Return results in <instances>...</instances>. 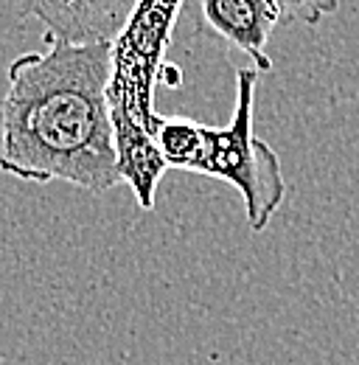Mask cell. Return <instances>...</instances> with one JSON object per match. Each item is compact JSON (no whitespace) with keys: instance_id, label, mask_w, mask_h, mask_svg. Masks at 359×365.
Here are the masks:
<instances>
[{"instance_id":"obj_1","label":"cell","mask_w":359,"mask_h":365,"mask_svg":"<svg viewBox=\"0 0 359 365\" xmlns=\"http://www.w3.org/2000/svg\"><path fill=\"white\" fill-rule=\"evenodd\" d=\"M48 40L9 65L0 113V169L28 182L62 180L93 194L115 188L118 143L110 113L113 46Z\"/></svg>"},{"instance_id":"obj_2","label":"cell","mask_w":359,"mask_h":365,"mask_svg":"<svg viewBox=\"0 0 359 365\" xmlns=\"http://www.w3.org/2000/svg\"><path fill=\"white\" fill-rule=\"evenodd\" d=\"M182 3L185 0H140L124 31L113 40L107 96L118 143V178L132 188L143 211L155 208L157 182L169 169L155 143L160 118L155 93Z\"/></svg>"},{"instance_id":"obj_3","label":"cell","mask_w":359,"mask_h":365,"mask_svg":"<svg viewBox=\"0 0 359 365\" xmlns=\"http://www.w3.org/2000/svg\"><path fill=\"white\" fill-rule=\"evenodd\" d=\"M256 68L236 71V110L224 127H208L185 115H160L155 143L169 169L230 182L244 200L253 233L267 230L286 197V180L275 149L253 133Z\"/></svg>"},{"instance_id":"obj_4","label":"cell","mask_w":359,"mask_h":365,"mask_svg":"<svg viewBox=\"0 0 359 365\" xmlns=\"http://www.w3.org/2000/svg\"><path fill=\"white\" fill-rule=\"evenodd\" d=\"M140 0H23L51 37L71 46H113Z\"/></svg>"},{"instance_id":"obj_5","label":"cell","mask_w":359,"mask_h":365,"mask_svg":"<svg viewBox=\"0 0 359 365\" xmlns=\"http://www.w3.org/2000/svg\"><path fill=\"white\" fill-rule=\"evenodd\" d=\"M202 20L230 46L244 51L259 73L272 71L267 43L278 14L267 0H202Z\"/></svg>"},{"instance_id":"obj_6","label":"cell","mask_w":359,"mask_h":365,"mask_svg":"<svg viewBox=\"0 0 359 365\" xmlns=\"http://www.w3.org/2000/svg\"><path fill=\"white\" fill-rule=\"evenodd\" d=\"M278 14V23H303L317 26L326 14L337 11L343 0H267Z\"/></svg>"},{"instance_id":"obj_7","label":"cell","mask_w":359,"mask_h":365,"mask_svg":"<svg viewBox=\"0 0 359 365\" xmlns=\"http://www.w3.org/2000/svg\"><path fill=\"white\" fill-rule=\"evenodd\" d=\"M160 79H169L166 85H169V88H177L180 82H182V73H180V68H175V65H166Z\"/></svg>"}]
</instances>
